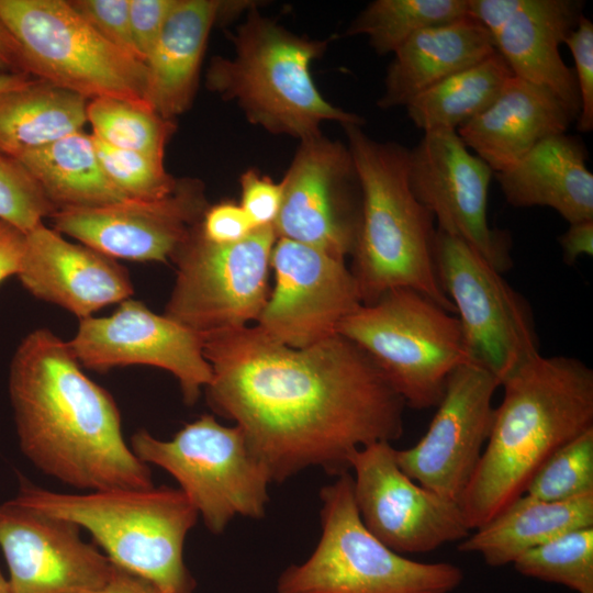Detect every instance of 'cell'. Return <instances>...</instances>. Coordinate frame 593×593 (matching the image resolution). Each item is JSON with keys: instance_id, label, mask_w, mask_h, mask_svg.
<instances>
[{"instance_id": "obj_1", "label": "cell", "mask_w": 593, "mask_h": 593, "mask_svg": "<svg viewBox=\"0 0 593 593\" xmlns=\"http://www.w3.org/2000/svg\"><path fill=\"white\" fill-rule=\"evenodd\" d=\"M203 353L208 405L240 428L271 482L310 467L351 472L357 450L403 434L404 401L339 334L292 348L247 325L204 336Z\"/></svg>"}, {"instance_id": "obj_2", "label": "cell", "mask_w": 593, "mask_h": 593, "mask_svg": "<svg viewBox=\"0 0 593 593\" xmlns=\"http://www.w3.org/2000/svg\"><path fill=\"white\" fill-rule=\"evenodd\" d=\"M9 393L20 448L43 473L85 492L154 486L150 468L125 443L112 395L49 329L16 348Z\"/></svg>"}, {"instance_id": "obj_3", "label": "cell", "mask_w": 593, "mask_h": 593, "mask_svg": "<svg viewBox=\"0 0 593 593\" xmlns=\"http://www.w3.org/2000/svg\"><path fill=\"white\" fill-rule=\"evenodd\" d=\"M500 387L503 400L459 503L470 532L523 495L553 451L593 428V370L575 357L538 354Z\"/></svg>"}, {"instance_id": "obj_4", "label": "cell", "mask_w": 593, "mask_h": 593, "mask_svg": "<svg viewBox=\"0 0 593 593\" xmlns=\"http://www.w3.org/2000/svg\"><path fill=\"white\" fill-rule=\"evenodd\" d=\"M361 187V214L350 269L363 304L398 289H414L455 314L435 266L437 227L411 191L409 148L379 142L361 125H342Z\"/></svg>"}, {"instance_id": "obj_5", "label": "cell", "mask_w": 593, "mask_h": 593, "mask_svg": "<svg viewBox=\"0 0 593 593\" xmlns=\"http://www.w3.org/2000/svg\"><path fill=\"white\" fill-rule=\"evenodd\" d=\"M14 500L87 529L115 566L161 593H192L183 546L199 515L180 489L59 493L23 483Z\"/></svg>"}, {"instance_id": "obj_6", "label": "cell", "mask_w": 593, "mask_h": 593, "mask_svg": "<svg viewBox=\"0 0 593 593\" xmlns=\"http://www.w3.org/2000/svg\"><path fill=\"white\" fill-rule=\"evenodd\" d=\"M247 12L232 36L233 57L211 60V91L235 101L253 124L300 141L320 135L325 121L362 125L361 116L329 103L312 79L310 66L327 41L299 36L254 5Z\"/></svg>"}, {"instance_id": "obj_7", "label": "cell", "mask_w": 593, "mask_h": 593, "mask_svg": "<svg viewBox=\"0 0 593 593\" xmlns=\"http://www.w3.org/2000/svg\"><path fill=\"white\" fill-rule=\"evenodd\" d=\"M320 499V540L305 561L279 575L277 593H451L461 584L456 564L409 559L365 527L351 472L324 486Z\"/></svg>"}, {"instance_id": "obj_8", "label": "cell", "mask_w": 593, "mask_h": 593, "mask_svg": "<svg viewBox=\"0 0 593 593\" xmlns=\"http://www.w3.org/2000/svg\"><path fill=\"white\" fill-rule=\"evenodd\" d=\"M337 334L361 348L406 406L436 407L450 373L469 361L456 314L410 288L361 303Z\"/></svg>"}, {"instance_id": "obj_9", "label": "cell", "mask_w": 593, "mask_h": 593, "mask_svg": "<svg viewBox=\"0 0 593 593\" xmlns=\"http://www.w3.org/2000/svg\"><path fill=\"white\" fill-rule=\"evenodd\" d=\"M130 447L143 462L164 469L178 482L212 534H222L236 516H265L272 482L238 426L222 425L204 414L169 440L137 430Z\"/></svg>"}, {"instance_id": "obj_10", "label": "cell", "mask_w": 593, "mask_h": 593, "mask_svg": "<svg viewBox=\"0 0 593 593\" xmlns=\"http://www.w3.org/2000/svg\"><path fill=\"white\" fill-rule=\"evenodd\" d=\"M0 18L19 41L32 77L88 100L147 104L145 63L104 40L70 1L0 0Z\"/></svg>"}, {"instance_id": "obj_11", "label": "cell", "mask_w": 593, "mask_h": 593, "mask_svg": "<svg viewBox=\"0 0 593 593\" xmlns=\"http://www.w3.org/2000/svg\"><path fill=\"white\" fill-rule=\"evenodd\" d=\"M198 225L171 257L177 273L164 315L203 336L257 322L270 292L273 226L222 245L206 240Z\"/></svg>"}, {"instance_id": "obj_12", "label": "cell", "mask_w": 593, "mask_h": 593, "mask_svg": "<svg viewBox=\"0 0 593 593\" xmlns=\"http://www.w3.org/2000/svg\"><path fill=\"white\" fill-rule=\"evenodd\" d=\"M438 281L460 322L468 358L500 382L539 353L533 310L481 255L437 230Z\"/></svg>"}, {"instance_id": "obj_13", "label": "cell", "mask_w": 593, "mask_h": 593, "mask_svg": "<svg viewBox=\"0 0 593 593\" xmlns=\"http://www.w3.org/2000/svg\"><path fill=\"white\" fill-rule=\"evenodd\" d=\"M493 177V170L471 153L456 131L424 132L409 149L411 191L433 214L437 230L465 242L504 273L513 266L512 238L488 221Z\"/></svg>"}, {"instance_id": "obj_14", "label": "cell", "mask_w": 593, "mask_h": 593, "mask_svg": "<svg viewBox=\"0 0 593 593\" xmlns=\"http://www.w3.org/2000/svg\"><path fill=\"white\" fill-rule=\"evenodd\" d=\"M282 184L277 237L345 260L361 214V187L348 146L322 134L301 141Z\"/></svg>"}, {"instance_id": "obj_15", "label": "cell", "mask_w": 593, "mask_h": 593, "mask_svg": "<svg viewBox=\"0 0 593 593\" xmlns=\"http://www.w3.org/2000/svg\"><path fill=\"white\" fill-rule=\"evenodd\" d=\"M396 449L378 441L355 452L354 497L365 527L393 551L427 553L469 534L460 505L412 480Z\"/></svg>"}, {"instance_id": "obj_16", "label": "cell", "mask_w": 593, "mask_h": 593, "mask_svg": "<svg viewBox=\"0 0 593 593\" xmlns=\"http://www.w3.org/2000/svg\"><path fill=\"white\" fill-rule=\"evenodd\" d=\"M499 380L467 361L448 377L425 435L395 451L399 467L423 488L460 503L480 461L493 424Z\"/></svg>"}, {"instance_id": "obj_17", "label": "cell", "mask_w": 593, "mask_h": 593, "mask_svg": "<svg viewBox=\"0 0 593 593\" xmlns=\"http://www.w3.org/2000/svg\"><path fill=\"white\" fill-rule=\"evenodd\" d=\"M270 269L275 284L255 325L286 346L305 348L336 335L362 303L345 260L315 247L277 237Z\"/></svg>"}, {"instance_id": "obj_18", "label": "cell", "mask_w": 593, "mask_h": 593, "mask_svg": "<svg viewBox=\"0 0 593 593\" xmlns=\"http://www.w3.org/2000/svg\"><path fill=\"white\" fill-rule=\"evenodd\" d=\"M68 345L78 362L92 370L145 365L164 369L178 380L186 404H194L212 381L204 336L154 313L143 302L126 299L105 317L79 320Z\"/></svg>"}, {"instance_id": "obj_19", "label": "cell", "mask_w": 593, "mask_h": 593, "mask_svg": "<svg viewBox=\"0 0 593 593\" xmlns=\"http://www.w3.org/2000/svg\"><path fill=\"white\" fill-rule=\"evenodd\" d=\"M199 180H178L168 195L56 211L54 230L113 259H171L208 208Z\"/></svg>"}, {"instance_id": "obj_20", "label": "cell", "mask_w": 593, "mask_h": 593, "mask_svg": "<svg viewBox=\"0 0 593 593\" xmlns=\"http://www.w3.org/2000/svg\"><path fill=\"white\" fill-rule=\"evenodd\" d=\"M80 527L16 502L0 504V548L11 593H98L114 563Z\"/></svg>"}, {"instance_id": "obj_21", "label": "cell", "mask_w": 593, "mask_h": 593, "mask_svg": "<svg viewBox=\"0 0 593 593\" xmlns=\"http://www.w3.org/2000/svg\"><path fill=\"white\" fill-rule=\"evenodd\" d=\"M16 276L35 298L59 305L79 320L133 294L128 271L116 259L70 243L44 223L25 233Z\"/></svg>"}, {"instance_id": "obj_22", "label": "cell", "mask_w": 593, "mask_h": 593, "mask_svg": "<svg viewBox=\"0 0 593 593\" xmlns=\"http://www.w3.org/2000/svg\"><path fill=\"white\" fill-rule=\"evenodd\" d=\"M580 0H519L491 37L515 77L550 91L575 118L581 102L573 68L559 47L583 15Z\"/></svg>"}, {"instance_id": "obj_23", "label": "cell", "mask_w": 593, "mask_h": 593, "mask_svg": "<svg viewBox=\"0 0 593 593\" xmlns=\"http://www.w3.org/2000/svg\"><path fill=\"white\" fill-rule=\"evenodd\" d=\"M253 5L246 1L177 0L145 61V102L167 120L187 111L212 27Z\"/></svg>"}, {"instance_id": "obj_24", "label": "cell", "mask_w": 593, "mask_h": 593, "mask_svg": "<svg viewBox=\"0 0 593 593\" xmlns=\"http://www.w3.org/2000/svg\"><path fill=\"white\" fill-rule=\"evenodd\" d=\"M573 121L550 91L513 75L492 104L457 134L495 174L513 167L542 139L566 133Z\"/></svg>"}, {"instance_id": "obj_25", "label": "cell", "mask_w": 593, "mask_h": 593, "mask_svg": "<svg viewBox=\"0 0 593 593\" xmlns=\"http://www.w3.org/2000/svg\"><path fill=\"white\" fill-rule=\"evenodd\" d=\"M586 159L580 138L560 133L539 142L494 178L512 206H547L572 224L593 220V174Z\"/></svg>"}, {"instance_id": "obj_26", "label": "cell", "mask_w": 593, "mask_h": 593, "mask_svg": "<svg viewBox=\"0 0 593 593\" xmlns=\"http://www.w3.org/2000/svg\"><path fill=\"white\" fill-rule=\"evenodd\" d=\"M495 52L488 30L469 14L424 29L393 54L377 104L406 107L423 91Z\"/></svg>"}, {"instance_id": "obj_27", "label": "cell", "mask_w": 593, "mask_h": 593, "mask_svg": "<svg viewBox=\"0 0 593 593\" xmlns=\"http://www.w3.org/2000/svg\"><path fill=\"white\" fill-rule=\"evenodd\" d=\"M585 527H593V493L566 502L541 501L524 493L457 548L479 555L490 567H503L564 533Z\"/></svg>"}, {"instance_id": "obj_28", "label": "cell", "mask_w": 593, "mask_h": 593, "mask_svg": "<svg viewBox=\"0 0 593 593\" xmlns=\"http://www.w3.org/2000/svg\"><path fill=\"white\" fill-rule=\"evenodd\" d=\"M88 101L37 78L0 96V152L16 159L82 131Z\"/></svg>"}, {"instance_id": "obj_29", "label": "cell", "mask_w": 593, "mask_h": 593, "mask_svg": "<svg viewBox=\"0 0 593 593\" xmlns=\"http://www.w3.org/2000/svg\"><path fill=\"white\" fill-rule=\"evenodd\" d=\"M56 211L100 206L125 200L104 174L92 135L65 136L16 158Z\"/></svg>"}, {"instance_id": "obj_30", "label": "cell", "mask_w": 593, "mask_h": 593, "mask_svg": "<svg viewBox=\"0 0 593 593\" xmlns=\"http://www.w3.org/2000/svg\"><path fill=\"white\" fill-rule=\"evenodd\" d=\"M512 76L495 52L416 96L405 107L407 116L423 133L457 132L492 104Z\"/></svg>"}, {"instance_id": "obj_31", "label": "cell", "mask_w": 593, "mask_h": 593, "mask_svg": "<svg viewBox=\"0 0 593 593\" xmlns=\"http://www.w3.org/2000/svg\"><path fill=\"white\" fill-rule=\"evenodd\" d=\"M467 14L468 0H376L353 20L345 35H366L377 54H394L417 32Z\"/></svg>"}, {"instance_id": "obj_32", "label": "cell", "mask_w": 593, "mask_h": 593, "mask_svg": "<svg viewBox=\"0 0 593 593\" xmlns=\"http://www.w3.org/2000/svg\"><path fill=\"white\" fill-rule=\"evenodd\" d=\"M87 120L99 141L160 159L176 128L147 104L109 97L88 101Z\"/></svg>"}, {"instance_id": "obj_33", "label": "cell", "mask_w": 593, "mask_h": 593, "mask_svg": "<svg viewBox=\"0 0 593 593\" xmlns=\"http://www.w3.org/2000/svg\"><path fill=\"white\" fill-rule=\"evenodd\" d=\"M522 575L593 593V527L564 533L516 559Z\"/></svg>"}, {"instance_id": "obj_34", "label": "cell", "mask_w": 593, "mask_h": 593, "mask_svg": "<svg viewBox=\"0 0 593 593\" xmlns=\"http://www.w3.org/2000/svg\"><path fill=\"white\" fill-rule=\"evenodd\" d=\"M593 493V428L553 451L529 480L525 494L566 502Z\"/></svg>"}, {"instance_id": "obj_35", "label": "cell", "mask_w": 593, "mask_h": 593, "mask_svg": "<svg viewBox=\"0 0 593 593\" xmlns=\"http://www.w3.org/2000/svg\"><path fill=\"white\" fill-rule=\"evenodd\" d=\"M93 141L104 174L126 199H160L176 189L178 180L167 172L164 159Z\"/></svg>"}, {"instance_id": "obj_36", "label": "cell", "mask_w": 593, "mask_h": 593, "mask_svg": "<svg viewBox=\"0 0 593 593\" xmlns=\"http://www.w3.org/2000/svg\"><path fill=\"white\" fill-rule=\"evenodd\" d=\"M55 212V206L26 168L0 152V220L27 233Z\"/></svg>"}, {"instance_id": "obj_37", "label": "cell", "mask_w": 593, "mask_h": 593, "mask_svg": "<svg viewBox=\"0 0 593 593\" xmlns=\"http://www.w3.org/2000/svg\"><path fill=\"white\" fill-rule=\"evenodd\" d=\"M70 3L104 40L143 61L132 38L130 0H76Z\"/></svg>"}, {"instance_id": "obj_38", "label": "cell", "mask_w": 593, "mask_h": 593, "mask_svg": "<svg viewBox=\"0 0 593 593\" xmlns=\"http://www.w3.org/2000/svg\"><path fill=\"white\" fill-rule=\"evenodd\" d=\"M574 60V76L580 94V113L577 128L580 132L593 130V23L581 16L577 26L564 40Z\"/></svg>"}, {"instance_id": "obj_39", "label": "cell", "mask_w": 593, "mask_h": 593, "mask_svg": "<svg viewBox=\"0 0 593 593\" xmlns=\"http://www.w3.org/2000/svg\"><path fill=\"white\" fill-rule=\"evenodd\" d=\"M239 205L255 228L273 226L282 203V184L255 169L246 170L239 178Z\"/></svg>"}, {"instance_id": "obj_40", "label": "cell", "mask_w": 593, "mask_h": 593, "mask_svg": "<svg viewBox=\"0 0 593 593\" xmlns=\"http://www.w3.org/2000/svg\"><path fill=\"white\" fill-rule=\"evenodd\" d=\"M177 0H130V24L134 46L145 63L155 47Z\"/></svg>"}, {"instance_id": "obj_41", "label": "cell", "mask_w": 593, "mask_h": 593, "mask_svg": "<svg viewBox=\"0 0 593 593\" xmlns=\"http://www.w3.org/2000/svg\"><path fill=\"white\" fill-rule=\"evenodd\" d=\"M198 227L206 240L222 245L240 242L255 230L239 203L233 201L209 205Z\"/></svg>"}, {"instance_id": "obj_42", "label": "cell", "mask_w": 593, "mask_h": 593, "mask_svg": "<svg viewBox=\"0 0 593 593\" xmlns=\"http://www.w3.org/2000/svg\"><path fill=\"white\" fill-rule=\"evenodd\" d=\"M25 247V233L0 220V282L18 275Z\"/></svg>"}, {"instance_id": "obj_43", "label": "cell", "mask_w": 593, "mask_h": 593, "mask_svg": "<svg viewBox=\"0 0 593 593\" xmlns=\"http://www.w3.org/2000/svg\"><path fill=\"white\" fill-rule=\"evenodd\" d=\"M563 260L573 265L581 256L593 255V220L569 224L564 233L558 237Z\"/></svg>"}, {"instance_id": "obj_44", "label": "cell", "mask_w": 593, "mask_h": 593, "mask_svg": "<svg viewBox=\"0 0 593 593\" xmlns=\"http://www.w3.org/2000/svg\"><path fill=\"white\" fill-rule=\"evenodd\" d=\"M0 74L30 75L23 49L0 18ZM32 77V76H31Z\"/></svg>"}, {"instance_id": "obj_45", "label": "cell", "mask_w": 593, "mask_h": 593, "mask_svg": "<svg viewBox=\"0 0 593 593\" xmlns=\"http://www.w3.org/2000/svg\"><path fill=\"white\" fill-rule=\"evenodd\" d=\"M98 593H161L149 581L114 564L107 584Z\"/></svg>"}, {"instance_id": "obj_46", "label": "cell", "mask_w": 593, "mask_h": 593, "mask_svg": "<svg viewBox=\"0 0 593 593\" xmlns=\"http://www.w3.org/2000/svg\"><path fill=\"white\" fill-rule=\"evenodd\" d=\"M35 78L29 75H3L0 74V96L19 89L32 82Z\"/></svg>"}, {"instance_id": "obj_47", "label": "cell", "mask_w": 593, "mask_h": 593, "mask_svg": "<svg viewBox=\"0 0 593 593\" xmlns=\"http://www.w3.org/2000/svg\"><path fill=\"white\" fill-rule=\"evenodd\" d=\"M0 593H11L9 581L4 579L0 571Z\"/></svg>"}]
</instances>
